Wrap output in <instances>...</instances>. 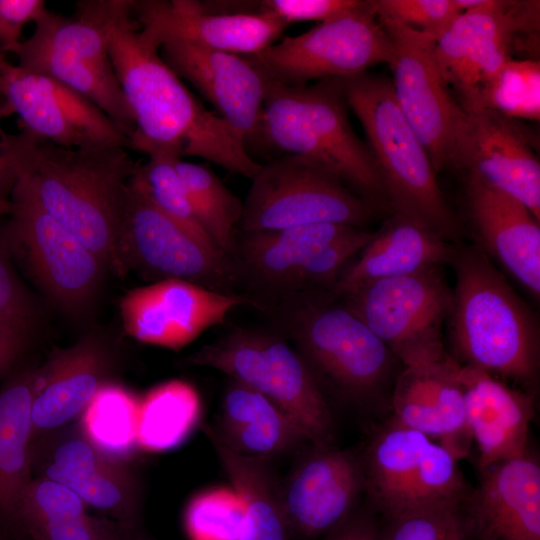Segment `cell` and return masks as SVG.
<instances>
[{
  "label": "cell",
  "instance_id": "6da1fadb",
  "mask_svg": "<svg viewBox=\"0 0 540 540\" xmlns=\"http://www.w3.org/2000/svg\"><path fill=\"white\" fill-rule=\"evenodd\" d=\"M109 55L134 119L130 149L197 156L249 179L256 175L261 164L243 139L186 88L158 49L142 42L130 6L111 28Z\"/></svg>",
  "mask_w": 540,
  "mask_h": 540
},
{
  "label": "cell",
  "instance_id": "7a4b0ae2",
  "mask_svg": "<svg viewBox=\"0 0 540 540\" xmlns=\"http://www.w3.org/2000/svg\"><path fill=\"white\" fill-rule=\"evenodd\" d=\"M138 164L119 144L67 148L34 136L19 179L106 269L124 275L118 239L129 181Z\"/></svg>",
  "mask_w": 540,
  "mask_h": 540
},
{
  "label": "cell",
  "instance_id": "3957f363",
  "mask_svg": "<svg viewBox=\"0 0 540 540\" xmlns=\"http://www.w3.org/2000/svg\"><path fill=\"white\" fill-rule=\"evenodd\" d=\"M451 263L453 358L496 378L533 383L540 363L535 314L479 247L456 246Z\"/></svg>",
  "mask_w": 540,
  "mask_h": 540
},
{
  "label": "cell",
  "instance_id": "277c9868",
  "mask_svg": "<svg viewBox=\"0 0 540 540\" xmlns=\"http://www.w3.org/2000/svg\"><path fill=\"white\" fill-rule=\"evenodd\" d=\"M348 108L343 78L303 86L267 80L258 141L319 163L376 209L387 208L378 168Z\"/></svg>",
  "mask_w": 540,
  "mask_h": 540
},
{
  "label": "cell",
  "instance_id": "5b68a950",
  "mask_svg": "<svg viewBox=\"0 0 540 540\" xmlns=\"http://www.w3.org/2000/svg\"><path fill=\"white\" fill-rule=\"evenodd\" d=\"M343 87L348 107L364 129L387 209L448 242L458 241L457 218L437 182L426 148L398 106L391 79L366 71L343 78Z\"/></svg>",
  "mask_w": 540,
  "mask_h": 540
},
{
  "label": "cell",
  "instance_id": "8992f818",
  "mask_svg": "<svg viewBox=\"0 0 540 540\" xmlns=\"http://www.w3.org/2000/svg\"><path fill=\"white\" fill-rule=\"evenodd\" d=\"M268 309L324 395L327 389L364 403L387 388L399 361L339 298L327 291L300 294Z\"/></svg>",
  "mask_w": 540,
  "mask_h": 540
},
{
  "label": "cell",
  "instance_id": "52a82bcc",
  "mask_svg": "<svg viewBox=\"0 0 540 540\" xmlns=\"http://www.w3.org/2000/svg\"><path fill=\"white\" fill-rule=\"evenodd\" d=\"M129 5L130 0H82L69 18L46 8L34 22L31 36L5 55L14 54L20 67L87 98L130 141L134 119L109 55L111 28Z\"/></svg>",
  "mask_w": 540,
  "mask_h": 540
},
{
  "label": "cell",
  "instance_id": "ba28073f",
  "mask_svg": "<svg viewBox=\"0 0 540 540\" xmlns=\"http://www.w3.org/2000/svg\"><path fill=\"white\" fill-rule=\"evenodd\" d=\"M372 236L365 227L335 223L240 231L231 260L238 283L264 297L268 307L329 291Z\"/></svg>",
  "mask_w": 540,
  "mask_h": 540
},
{
  "label": "cell",
  "instance_id": "9c48e42d",
  "mask_svg": "<svg viewBox=\"0 0 540 540\" xmlns=\"http://www.w3.org/2000/svg\"><path fill=\"white\" fill-rule=\"evenodd\" d=\"M185 362L220 371L257 391L281 408L313 447L332 446L335 422L327 398L281 335L235 328L202 346Z\"/></svg>",
  "mask_w": 540,
  "mask_h": 540
},
{
  "label": "cell",
  "instance_id": "30bf717a",
  "mask_svg": "<svg viewBox=\"0 0 540 540\" xmlns=\"http://www.w3.org/2000/svg\"><path fill=\"white\" fill-rule=\"evenodd\" d=\"M338 298L404 368L431 365L448 355L442 327L450 313L452 289L442 266L369 282Z\"/></svg>",
  "mask_w": 540,
  "mask_h": 540
},
{
  "label": "cell",
  "instance_id": "8fae6325",
  "mask_svg": "<svg viewBox=\"0 0 540 540\" xmlns=\"http://www.w3.org/2000/svg\"><path fill=\"white\" fill-rule=\"evenodd\" d=\"M376 208L319 163L287 154L261 164L245 201L239 231L335 223L365 227Z\"/></svg>",
  "mask_w": 540,
  "mask_h": 540
},
{
  "label": "cell",
  "instance_id": "7c38bea8",
  "mask_svg": "<svg viewBox=\"0 0 540 540\" xmlns=\"http://www.w3.org/2000/svg\"><path fill=\"white\" fill-rule=\"evenodd\" d=\"M361 457L365 493L384 516L460 499L470 491L447 449L393 417Z\"/></svg>",
  "mask_w": 540,
  "mask_h": 540
},
{
  "label": "cell",
  "instance_id": "4fadbf2b",
  "mask_svg": "<svg viewBox=\"0 0 540 540\" xmlns=\"http://www.w3.org/2000/svg\"><path fill=\"white\" fill-rule=\"evenodd\" d=\"M243 57L267 80L303 86L312 80L355 76L380 63L389 65L393 45L371 1H366L354 13Z\"/></svg>",
  "mask_w": 540,
  "mask_h": 540
},
{
  "label": "cell",
  "instance_id": "5bb4252c",
  "mask_svg": "<svg viewBox=\"0 0 540 540\" xmlns=\"http://www.w3.org/2000/svg\"><path fill=\"white\" fill-rule=\"evenodd\" d=\"M378 21L393 45L389 66L400 110L426 148L436 173L460 169L467 113L437 68L435 39L397 22Z\"/></svg>",
  "mask_w": 540,
  "mask_h": 540
},
{
  "label": "cell",
  "instance_id": "9a60e30c",
  "mask_svg": "<svg viewBox=\"0 0 540 540\" xmlns=\"http://www.w3.org/2000/svg\"><path fill=\"white\" fill-rule=\"evenodd\" d=\"M538 28V1L482 0L435 40L437 68L464 109L475 106L484 85L524 45L523 36L535 38Z\"/></svg>",
  "mask_w": 540,
  "mask_h": 540
},
{
  "label": "cell",
  "instance_id": "2e32d148",
  "mask_svg": "<svg viewBox=\"0 0 540 540\" xmlns=\"http://www.w3.org/2000/svg\"><path fill=\"white\" fill-rule=\"evenodd\" d=\"M118 250L127 272L155 279H182L233 293L238 283L232 260L202 243L128 185Z\"/></svg>",
  "mask_w": 540,
  "mask_h": 540
},
{
  "label": "cell",
  "instance_id": "e0dca14e",
  "mask_svg": "<svg viewBox=\"0 0 540 540\" xmlns=\"http://www.w3.org/2000/svg\"><path fill=\"white\" fill-rule=\"evenodd\" d=\"M10 200L9 238L21 247L37 281L63 308L83 309L99 286L104 264L41 207L21 179Z\"/></svg>",
  "mask_w": 540,
  "mask_h": 540
},
{
  "label": "cell",
  "instance_id": "ac0fdd59",
  "mask_svg": "<svg viewBox=\"0 0 540 540\" xmlns=\"http://www.w3.org/2000/svg\"><path fill=\"white\" fill-rule=\"evenodd\" d=\"M0 93L20 130L67 148L130 141L111 119L87 98L64 84L7 60L0 54Z\"/></svg>",
  "mask_w": 540,
  "mask_h": 540
},
{
  "label": "cell",
  "instance_id": "d6986e66",
  "mask_svg": "<svg viewBox=\"0 0 540 540\" xmlns=\"http://www.w3.org/2000/svg\"><path fill=\"white\" fill-rule=\"evenodd\" d=\"M132 17L146 45L158 49L181 41L237 55L273 44L288 24L259 12L214 11L195 0H130Z\"/></svg>",
  "mask_w": 540,
  "mask_h": 540
},
{
  "label": "cell",
  "instance_id": "ffe728a7",
  "mask_svg": "<svg viewBox=\"0 0 540 540\" xmlns=\"http://www.w3.org/2000/svg\"><path fill=\"white\" fill-rule=\"evenodd\" d=\"M248 296L223 293L182 279H163L128 291L120 301L126 333L151 345L178 350L221 324Z\"/></svg>",
  "mask_w": 540,
  "mask_h": 540
},
{
  "label": "cell",
  "instance_id": "44dd1931",
  "mask_svg": "<svg viewBox=\"0 0 540 540\" xmlns=\"http://www.w3.org/2000/svg\"><path fill=\"white\" fill-rule=\"evenodd\" d=\"M363 492L361 455L332 446L314 447L280 484L291 537L313 540L326 535L355 511Z\"/></svg>",
  "mask_w": 540,
  "mask_h": 540
},
{
  "label": "cell",
  "instance_id": "7402d4cb",
  "mask_svg": "<svg viewBox=\"0 0 540 540\" xmlns=\"http://www.w3.org/2000/svg\"><path fill=\"white\" fill-rule=\"evenodd\" d=\"M31 446V473L59 483L87 506L110 516L130 531L137 514V494L132 476L99 451L82 431L57 430Z\"/></svg>",
  "mask_w": 540,
  "mask_h": 540
},
{
  "label": "cell",
  "instance_id": "603a6c76",
  "mask_svg": "<svg viewBox=\"0 0 540 540\" xmlns=\"http://www.w3.org/2000/svg\"><path fill=\"white\" fill-rule=\"evenodd\" d=\"M160 56L190 82L248 143L258 141L266 77L242 55L181 41L164 43Z\"/></svg>",
  "mask_w": 540,
  "mask_h": 540
},
{
  "label": "cell",
  "instance_id": "cb8c5ba5",
  "mask_svg": "<svg viewBox=\"0 0 540 540\" xmlns=\"http://www.w3.org/2000/svg\"><path fill=\"white\" fill-rule=\"evenodd\" d=\"M466 499L473 540H540V464L529 450L480 469Z\"/></svg>",
  "mask_w": 540,
  "mask_h": 540
},
{
  "label": "cell",
  "instance_id": "d4e9b609",
  "mask_svg": "<svg viewBox=\"0 0 540 540\" xmlns=\"http://www.w3.org/2000/svg\"><path fill=\"white\" fill-rule=\"evenodd\" d=\"M458 369L449 355L431 365L404 368L395 379L391 406L396 421L437 439L460 460L469 454L473 440Z\"/></svg>",
  "mask_w": 540,
  "mask_h": 540
},
{
  "label": "cell",
  "instance_id": "484cf974",
  "mask_svg": "<svg viewBox=\"0 0 540 540\" xmlns=\"http://www.w3.org/2000/svg\"><path fill=\"white\" fill-rule=\"evenodd\" d=\"M460 169L522 202L540 220V164L513 120L486 108H471Z\"/></svg>",
  "mask_w": 540,
  "mask_h": 540
},
{
  "label": "cell",
  "instance_id": "4316f807",
  "mask_svg": "<svg viewBox=\"0 0 540 540\" xmlns=\"http://www.w3.org/2000/svg\"><path fill=\"white\" fill-rule=\"evenodd\" d=\"M471 221L482 251L489 253L535 299L540 296V225L519 200L467 175Z\"/></svg>",
  "mask_w": 540,
  "mask_h": 540
},
{
  "label": "cell",
  "instance_id": "83f0119b",
  "mask_svg": "<svg viewBox=\"0 0 540 540\" xmlns=\"http://www.w3.org/2000/svg\"><path fill=\"white\" fill-rule=\"evenodd\" d=\"M458 376L480 469L524 455L534 415L532 398L473 367L459 364Z\"/></svg>",
  "mask_w": 540,
  "mask_h": 540
},
{
  "label": "cell",
  "instance_id": "f1b7e54d",
  "mask_svg": "<svg viewBox=\"0 0 540 540\" xmlns=\"http://www.w3.org/2000/svg\"><path fill=\"white\" fill-rule=\"evenodd\" d=\"M455 244L425 226L392 214L327 291L338 298L363 284L451 263Z\"/></svg>",
  "mask_w": 540,
  "mask_h": 540
},
{
  "label": "cell",
  "instance_id": "f546056e",
  "mask_svg": "<svg viewBox=\"0 0 540 540\" xmlns=\"http://www.w3.org/2000/svg\"><path fill=\"white\" fill-rule=\"evenodd\" d=\"M104 373V356L87 339L59 351L43 370L37 371L31 406L32 444L82 414L105 383Z\"/></svg>",
  "mask_w": 540,
  "mask_h": 540
},
{
  "label": "cell",
  "instance_id": "4dcf8cb0",
  "mask_svg": "<svg viewBox=\"0 0 540 540\" xmlns=\"http://www.w3.org/2000/svg\"><path fill=\"white\" fill-rule=\"evenodd\" d=\"M211 430L231 451L266 460L307 442L281 408L232 379L223 394L218 429Z\"/></svg>",
  "mask_w": 540,
  "mask_h": 540
},
{
  "label": "cell",
  "instance_id": "1f68e13d",
  "mask_svg": "<svg viewBox=\"0 0 540 540\" xmlns=\"http://www.w3.org/2000/svg\"><path fill=\"white\" fill-rule=\"evenodd\" d=\"M87 507L67 487L32 478L19 503L15 525L32 540H123L128 535L113 520L90 516Z\"/></svg>",
  "mask_w": 540,
  "mask_h": 540
},
{
  "label": "cell",
  "instance_id": "d6a6232c",
  "mask_svg": "<svg viewBox=\"0 0 540 540\" xmlns=\"http://www.w3.org/2000/svg\"><path fill=\"white\" fill-rule=\"evenodd\" d=\"M37 371L15 376L0 389V519L15 524L21 498L32 480L31 406Z\"/></svg>",
  "mask_w": 540,
  "mask_h": 540
},
{
  "label": "cell",
  "instance_id": "836d02e7",
  "mask_svg": "<svg viewBox=\"0 0 540 540\" xmlns=\"http://www.w3.org/2000/svg\"><path fill=\"white\" fill-rule=\"evenodd\" d=\"M233 489L241 496L244 524L239 540H291L280 498V484L266 459L243 456L227 448L207 429Z\"/></svg>",
  "mask_w": 540,
  "mask_h": 540
},
{
  "label": "cell",
  "instance_id": "e575fe53",
  "mask_svg": "<svg viewBox=\"0 0 540 540\" xmlns=\"http://www.w3.org/2000/svg\"><path fill=\"white\" fill-rule=\"evenodd\" d=\"M200 415L201 400L191 384L171 380L156 386L139 400L138 448L166 451L179 446L193 431Z\"/></svg>",
  "mask_w": 540,
  "mask_h": 540
},
{
  "label": "cell",
  "instance_id": "d590c367",
  "mask_svg": "<svg viewBox=\"0 0 540 540\" xmlns=\"http://www.w3.org/2000/svg\"><path fill=\"white\" fill-rule=\"evenodd\" d=\"M196 220L215 247L231 259L243 202L207 166L176 160Z\"/></svg>",
  "mask_w": 540,
  "mask_h": 540
},
{
  "label": "cell",
  "instance_id": "8d00e7d4",
  "mask_svg": "<svg viewBox=\"0 0 540 540\" xmlns=\"http://www.w3.org/2000/svg\"><path fill=\"white\" fill-rule=\"evenodd\" d=\"M139 400L121 386L104 383L82 412V433L109 458L118 462L129 458L138 447Z\"/></svg>",
  "mask_w": 540,
  "mask_h": 540
},
{
  "label": "cell",
  "instance_id": "74e56055",
  "mask_svg": "<svg viewBox=\"0 0 540 540\" xmlns=\"http://www.w3.org/2000/svg\"><path fill=\"white\" fill-rule=\"evenodd\" d=\"M148 157L146 163L138 164L130 184L188 233L218 250L194 216L185 185L176 168V160L181 158L165 153Z\"/></svg>",
  "mask_w": 540,
  "mask_h": 540
},
{
  "label": "cell",
  "instance_id": "f35d334b",
  "mask_svg": "<svg viewBox=\"0 0 540 540\" xmlns=\"http://www.w3.org/2000/svg\"><path fill=\"white\" fill-rule=\"evenodd\" d=\"M471 108L490 109L512 120L538 121L540 118L539 60L509 59L484 85L475 106Z\"/></svg>",
  "mask_w": 540,
  "mask_h": 540
},
{
  "label": "cell",
  "instance_id": "ab89813d",
  "mask_svg": "<svg viewBox=\"0 0 540 540\" xmlns=\"http://www.w3.org/2000/svg\"><path fill=\"white\" fill-rule=\"evenodd\" d=\"M467 496L385 516L380 540H473Z\"/></svg>",
  "mask_w": 540,
  "mask_h": 540
},
{
  "label": "cell",
  "instance_id": "60d3db41",
  "mask_svg": "<svg viewBox=\"0 0 540 540\" xmlns=\"http://www.w3.org/2000/svg\"><path fill=\"white\" fill-rule=\"evenodd\" d=\"M245 506L232 488H213L194 496L183 517L189 540H239Z\"/></svg>",
  "mask_w": 540,
  "mask_h": 540
},
{
  "label": "cell",
  "instance_id": "b9f144b4",
  "mask_svg": "<svg viewBox=\"0 0 540 540\" xmlns=\"http://www.w3.org/2000/svg\"><path fill=\"white\" fill-rule=\"evenodd\" d=\"M371 3L377 19L397 22L435 40L462 13L457 0H372Z\"/></svg>",
  "mask_w": 540,
  "mask_h": 540
},
{
  "label": "cell",
  "instance_id": "7bdbcfd3",
  "mask_svg": "<svg viewBox=\"0 0 540 540\" xmlns=\"http://www.w3.org/2000/svg\"><path fill=\"white\" fill-rule=\"evenodd\" d=\"M364 0H265L254 2L253 12L273 15L286 24L316 21L319 24L354 13Z\"/></svg>",
  "mask_w": 540,
  "mask_h": 540
},
{
  "label": "cell",
  "instance_id": "ee69618b",
  "mask_svg": "<svg viewBox=\"0 0 540 540\" xmlns=\"http://www.w3.org/2000/svg\"><path fill=\"white\" fill-rule=\"evenodd\" d=\"M2 244L0 236V323L28 334L35 322V310Z\"/></svg>",
  "mask_w": 540,
  "mask_h": 540
},
{
  "label": "cell",
  "instance_id": "f6af8a7d",
  "mask_svg": "<svg viewBox=\"0 0 540 540\" xmlns=\"http://www.w3.org/2000/svg\"><path fill=\"white\" fill-rule=\"evenodd\" d=\"M13 115L0 94V197L10 199L13 188L25 171L33 136L26 131L10 134L1 128V121Z\"/></svg>",
  "mask_w": 540,
  "mask_h": 540
},
{
  "label": "cell",
  "instance_id": "bcb514c9",
  "mask_svg": "<svg viewBox=\"0 0 540 540\" xmlns=\"http://www.w3.org/2000/svg\"><path fill=\"white\" fill-rule=\"evenodd\" d=\"M45 9L43 0H0V54L21 42L24 27Z\"/></svg>",
  "mask_w": 540,
  "mask_h": 540
},
{
  "label": "cell",
  "instance_id": "7dc6e473",
  "mask_svg": "<svg viewBox=\"0 0 540 540\" xmlns=\"http://www.w3.org/2000/svg\"><path fill=\"white\" fill-rule=\"evenodd\" d=\"M322 540H380L379 528L367 512H354Z\"/></svg>",
  "mask_w": 540,
  "mask_h": 540
},
{
  "label": "cell",
  "instance_id": "c3c4849f",
  "mask_svg": "<svg viewBox=\"0 0 540 540\" xmlns=\"http://www.w3.org/2000/svg\"><path fill=\"white\" fill-rule=\"evenodd\" d=\"M26 338L27 334L0 323V373L20 354Z\"/></svg>",
  "mask_w": 540,
  "mask_h": 540
},
{
  "label": "cell",
  "instance_id": "681fc988",
  "mask_svg": "<svg viewBox=\"0 0 540 540\" xmlns=\"http://www.w3.org/2000/svg\"><path fill=\"white\" fill-rule=\"evenodd\" d=\"M13 205L10 199L0 197V216L11 215Z\"/></svg>",
  "mask_w": 540,
  "mask_h": 540
},
{
  "label": "cell",
  "instance_id": "f907efd6",
  "mask_svg": "<svg viewBox=\"0 0 540 540\" xmlns=\"http://www.w3.org/2000/svg\"><path fill=\"white\" fill-rule=\"evenodd\" d=\"M123 540H131L128 535Z\"/></svg>",
  "mask_w": 540,
  "mask_h": 540
},
{
  "label": "cell",
  "instance_id": "816d5d0a",
  "mask_svg": "<svg viewBox=\"0 0 540 540\" xmlns=\"http://www.w3.org/2000/svg\"><path fill=\"white\" fill-rule=\"evenodd\" d=\"M1 94V93H0Z\"/></svg>",
  "mask_w": 540,
  "mask_h": 540
}]
</instances>
